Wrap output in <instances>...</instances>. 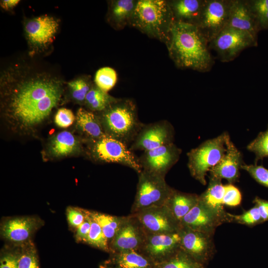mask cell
Wrapping results in <instances>:
<instances>
[{"mask_svg":"<svg viewBox=\"0 0 268 268\" xmlns=\"http://www.w3.org/2000/svg\"><path fill=\"white\" fill-rule=\"evenodd\" d=\"M66 84L58 74L25 62L10 64L0 74L2 113L20 131L33 130L61 101Z\"/></svg>","mask_w":268,"mask_h":268,"instance_id":"obj_1","label":"cell"},{"mask_svg":"<svg viewBox=\"0 0 268 268\" xmlns=\"http://www.w3.org/2000/svg\"><path fill=\"white\" fill-rule=\"evenodd\" d=\"M165 44L179 68L205 72L213 66L209 43L196 25L175 21Z\"/></svg>","mask_w":268,"mask_h":268,"instance_id":"obj_2","label":"cell"},{"mask_svg":"<svg viewBox=\"0 0 268 268\" xmlns=\"http://www.w3.org/2000/svg\"><path fill=\"white\" fill-rule=\"evenodd\" d=\"M97 115L105 134L129 147L143 125L135 103L130 99L117 98Z\"/></svg>","mask_w":268,"mask_h":268,"instance_id":"obj_3","label":"cell"},{"mask_svg":"<svg viewBox=\"0 0 268 268\" xmlns=\"http://www.w3.org/2000/svg\"><path fill=\"white\" fill-rule=\"evenodd\" d=\"M174 22L168 1L139 0L136 1L130 25L165 43Z\"/></svg>","mask_w":268,"mask_h":268,"instance_id":"obj_4","label":"cell"},{"mask_svg":"<svg viewBox=\"0 0 268 268\" xmlns=\"http://www.w3.org/2000/svg\"><path fill=\"white\" fill-rule=\"evenodd\" d=\"M229 134L225 132L208 139L188 153V167L191 175L201 184H206L207 173L216 165L224 156L226 141Z\"/></svg>","mask_w":268,"mask_h":268,"instance_id":"obj_5","label":"cell"},{"mask_svg":"<svg viewBox=\"0 0 268 268\" xmlns=\"http://www.w3.org/2000/svg\"><path fill=\"white\" fill-rule=\"evenodd\" d=\"M138 175L132 214L144 209L164 205L174 190L166 183L165 177L144 170Z\"/></svg>","mask_w":268,"mask_h":268,"instance_id":"obj_6","label":"cell"},{"mask_svg":"<svg viewBox=\"0 0 268 268\" xmlns=\"http://www.w3.org/2000/svg\"><path fill=\"white\" fill-rule=\"evenodd\" d=\"M89 151L94 160L128 166L139 173L142 170L139 158L123 142L108 135L90 140Z\"/></svg>","mask_w":268,"mask_h":268,"instance_id":"obj_7","label":"cell"},{"mask_svg":"<svg viewBox=\"0 0 268 268\" xmlns=\"http://www.w3.org/2000/svg\"><path fill=\"white\" fill-rule=\"evenodd\" d=\"M59 26L58 19L50 15L25 19L23 29L29 54L34 56L48 49L53 43Z\"/></svg>","mask_w":268,"mask_h":268,"instance_id":"obj_8","label":"cell"},{"mask_svg":"<svg viewBox=\"0 0 268 268\" xmlns=\"http://www.w3.org/2000/svg\"><path fill=\"white\" fill-rule=\"evenodd\" d=\"M258 45L257 39L249 33L230 27L224 28L208 44L222 62L234 60L244 49Z\"/></svg>","mask_w":268,"mask_h":268,"instance_id":"obj_9","label":"cell"},{"mask_svg":"<svg viewBox=\"0 0 268 268\" xmlns=\"http://www.w3.org/2000/svg\"><path fill=\"white\" fill-rule=\"evenodd\" d=\"M233 0H206L197 26L208 41L227 26Z\"/></svg>","mask_w":268,"mask_h":268,"instance_id":"obj_10","label":"cell"},{"mask_svg":"<svg viewBox=\"0 0 268 268\" xmlns=\"http://www.w3.org/2000/svg\"><path fill=\"white\" fill-rule=\"evenodd\" d=\"M174 134L173 126L166 120L143 124L129 148L133 151L150 150L174 143Z\"/></svg>","mask_w":268,"mask_h":268,"instance_id":"obj_11","label":"cell"},{"mask_svg":"<svg viewBox=\"0 0 268 268\" xmlns=\"http://www.w3.org/2000/svg\"><path fill=\"white\" fill-rule=\"evenodd\" d=\"M131 214L146 234L175 233L181 228L179 223L165 205L144 209Z\"/></svg>","mask_w":268,"mask_h":268,"instance_id":"obj_12","label":"cell"},{"mask_svg":"<svg viewBox=\"0 0 268 268\" xmlns=\"http://www.w3.org/2000/svg\"><path fill=\"white\" fill-rule=\"evenodd\" d=\"M43 224L44 221L35 216L10 217L1 222L0 235L13 245H21L32 240L33 234Z\"/></svg>","mask_w":268,"mask_h":268,"instance_id":"obj_13","label":"cell"},{"mask_svg":"<svg viewBox=\"0 0 268 268\" xmlns=\"http://www.w3.org/2000/svg\"><path fill=\"white\" fill-rule=\"evenodd\" d=\"M182 150L174 143L143 151L138 157L142 170L164 177L178 161Z\"/></svg>","mask_w":268,"mask_h":268,"instance_id":"obj_14","label":"cell"},{"mask_svg":"<svg viewBox=\"0 0 268 268\" xmlns=\"http://www.w3.org/2000/svg\"><path fill=\"white\" fill-rule=\"evenodd\" d=\"M146 234L139 223L132 215L124 217L122 224L109 245L114 253L130 250L139 251Z\"/></svg>","mask_w":268,"mask_h":268,"instance_id":"obj_15","label":"cell"},{"mask_svg":"<svg viewBox=\"0 0 268 268\" xmlns=\"http://www.w3.org/2000/svg\"><path fill=\"white\" fill-rule=\"evenodd\" d=\"M225 218L211 209L199 199L197 204L182 218L180 225L181 227L210 234Z\"/></svg>","mask_w":268,"mask_h":268,"instance_id":"obj_16","label":"cell"},{"mask_svg":"<svg viewBox=\"0 0 268 268\" xmlns=\"http://www.w3.org/2000/svg\"><path fill=\"white\" fill-rule=\"evenodd\" d=\"M226 150L220 162L209 171L210 178L226 179L229 184L237 181L240 169L244 164L242 153L231 141L229 135L226 141Z\"/></svg>","mask_w":268,"mask_h":268,"instance_id":"obj_17","label":"cell"},{"mask_svg":"<svg viewBox=\"0 0 268 268\" xmlns=\"http://www.w3.org/2000/svg\"><path fill=\"white\" fill-rule=\"evenodd\" d=\"M179 232L159 234H146L144 242L140 250L155 259L170 257L180 248Z\"/></svg>","mask_w":268,"mask_h":268,"instance_id":"obj_18","label":"cell"},{"mask_svg":"<svg viewBox=\"0 0 268 268\" xmlns=\"http://www.w3.org/2000/svg\"><path fill=\"white\" fill-rule=\"evenodd\" d=\"M180 248L191 256L203 257L211 249L210 234L181 227Z\"/></svg>","mask_w":268,"mask_h":268,"instance_id":"obj_19","label":"cell"},{"mask_svg":"<svg viewBox=\"0 0 268 268\" xmlns=\"http://www.w3.org/2000/svg\"><path fill=\"white\" fill-rule=\"evenodd\" d=\"M226 27L246 31L257 39L260 31L246 0H233Z\"/></svg>","mask_w":268,"mask_h":268,"instance_id":"obj_20","label":"cell"},{"mask_svg":"<svg viewBox=\"0 0 268 268\" xmlns=\"http://www.w3.org/2000/svg\"><path fill=\"white\" fill-rule=\"evenodd\" d=\"M206 0L168 1L175 22L197 26Z\"/></svg>","mask_w":268,"mask_h":268,"instance_id":"obj_21","label":"cell"},{"mask_svg":"<svg viewBox=\"0 0 268 268\" xmlns=\"http://www.w3.org/2000/svg\"><path fill=\"white\" fill-rule=\"evenodd\" d=\"M137 0H115L110 1L107 20L116 29H121L130 24Z\"/></svg>","mask_w":268,"mask_h":268,"instance_id":"obj_22","label":"cell"},{"mask_svg":"<svg viewBox=\"0 0 268 268\" xmlns=\"http://www.w3.org/2000/svg\"><path fill=\"white\" fill-rule=\"evenodd\" d=\"M196 194L185 193L173 190L164 205L179 223L188 212L198 202Z\"/></svg>","mask_w":268,"mask_h":268,"instance_id":"obj_23","label":"cell"},{"mask_svg":"<svg viewBox=\"0 0 268 268\" xmlns=\"http://www.w3.org/2000/svg\"><path fill=\"white\" fill-rule=\"evenodd\" d=\"M78 128L91 140H96L106 136L97 114L79 108L76 113Z\"/></svg>","mask_w":268,"mask_h":268,"instance_id":"obj_24","label":"cell"},{"mask_svg":"<svg viewBox=\"0 0 268 268\" xmlns=\"http://www.w3.org/2000/svg\"><path fill=\"white\" fill-rule=\"evenodd\" d=\"M221 180L209 177V183L206 190L199 197L200 200L211 209L225 217L222 208V200L225 187Z\"/></svg>","mask_w":268,"mask_h":268,"instance_id":"obj_25","label":"cell"},{"mask_svg":"<svg viewBox=\"0 0 268 268\" xmlns=\"http://www.w3.org/2000/svg\"><path fill=\"white\" fill-rule=\"evenodd\" d=\"M78 148V141L68 131H63L56 134L50 144L51 153L56 157L69 155L75 152Z\"/></svg>","mask_w":268,"mask_h":268,"instance_id":"obj_26","label":"cell"},{"mask_svg":"<svg viewBox=\"0 0 268 268\" xmlns=\"http://www.w3.org/2000/svg\"><path fill=\"white\" fill-rule=\"evenodd\" d=\"M86 210L89 216L99 225L110 245L120 227L124 217H117L97 211Z\"/></svg>","mask_w":268,"mask_h":268,"instance_id":"obj_27","label":"cell"},{"mask_svg":"<svg viewBox=\"0 0 268 268\" xmlns=\"http://www.w3.org/2000/svg\"><path fill=\"white\" fill-rule=\"evenodd\" d=\"M117 99L100 89L94 83L86 96L84 105L89 111L99 113Z\"/></svg>","mask_w":268,"mask_h":268,"instance_id":"obj_28","label":"cell"},{"mask_svg":"<svg viewBox=\"0 0 268 268\" xmlns=\"http://www.w3.org/2000/svg\"><path fill=\"white\" fill-rule=\"evenodd\" d=\"M115 261L118 268H148L150 263L138 251L115 252Z\"/></svg>","mask_w":268,"mask_h":268,"instance_id":"obj_29","label":"cell"},{"mask_svg":"<svg viewBox=\"0 0 268 268\" xmlns=\"http://www.w3.org/2000/svg\"><path fill=\"white\" fill-rule=\"evenodd\" d=\"M93 83L91 76L87 75L78 76L66 82L71 99L81 104H84L86 96Z\"/></svg>","mask_w":268,"mask_h":268,"instance_id":"obj_30","label":"cell"},{"mask_svg":"<svg viewBox=\"0 0 268 268\" xmlns=\"http://www.w3.org/2000/svg\"><path fill=\"white\" fill-rule=\"evenodd\" d=\"M181 248L158 264L159 268H201V265Z\"/></svg>","mask_w":268,"mask_h":268,"instance_id":"obj_31","label":"cell"},{"mask_svg":"<svg viewBox=\"0 0 268 268\" xmlns=\"http://www.w3.org/2000/svg\"><path fill=\"white\" fill-rule=\"evenodd\" d=\"M260 31L268 29V0H246Z\"/></svg>","mask_w":268,"mask_h":268,"instance_id":"obj_32","label":"cell"},{"mask_svg":"<svg viewBox=\"0 0 268 268\" xmlns=\"http://www.w3.org/2000/svg\"><path fill=\"white\" fill-rule=\"evenodd\" d=\"M19 246L20 256L18 268H40L38 255L32 241Z\"/></svg>","mask_w":268,"mask_h":268,"instance_id":"obj_33","label":"cell"},{"mask_svg":"<svg viewBox=\"0 0 268 268\" xmlns=\"http://www.w3.org/2000/svg\"><path fill=\"white\" fill-rule=\"evenodd\" d=\"M117 79V73L115 70L112 67H105L97 70L94 83L100 89L108 92L114 87Z\"/></svg>","mask_w":268,"mask_h":268,"instance_id":"obj_34","label":"cell"},{"mask_svg":"<svg viewBox=\"0 0 268 268\" xmlns=\"http://www.w3.org/2000/svg\"><path fill=\"white\" fill-rule=\"evenodd\" d=\"M247 149L255 154V164L265 158H268V128L260 132L257 136L249 143Z\"/></svg>","mask_w":268,"mask_h":268,"instance_id":"obj_35","label":"cell"},{"mask_svg":"<svg viewBox=\"0 0 268 268\" xmlns=\"http://www.w3.org/2000/svg\"><path fill=\"white\" fill-rule=\"evenodd\" d=\"M90 218L91 228L86 243L106 252L110 251L108 242L101 228L96 222Z\"/></svg>","mask_w":268,"mask_h":268,"instance_id":"obj_36","label":"cell"},{"mask_svg":"<svg viewBox=\"0 0 268 268\" xmlns=\"http://www.w3.org/2000/svg\"><path fill=\"white\" fill-rule=\"evenodd\" d=\"M19 256V246L3 249L0 252V268H18Z\"/></svg>","mask_w":268,"mask_h":268,"instance_id":"obj_37","label":"cell"},{"mask_svg":"<svg viewBox=\"0 0 268 268\" xmlns=\"http://www.w3.org/2000/svg\"><path fill=\"white\" fill-rule=\"evenodd\" d=\"M241 169L247 171L258 183L268 188V169L263 165L243 164Z\"/></svg>","mask_w":268,"mask_h":268,"instance_id":"obj_38","label":"cell"},{"mask_svg":"<svg viewBox=\"0 0 268 268\" xmlns=\"http://www.w3.org/2000/svg\"><path fill=\"white\" fill-rule=\"evenodd\" d=\"M230 218H233L237 222L249 226H254L263 222L258 208L256 205L246 211L241 215H231Z\"/></svg>","mask_w":268,"mask_h":268,"instance_id":"obj_39","label":"cell"},{"mask_svg":"<svg viewBox=\"0 0 268 268\" xmlns=\"http://www.w3.org/2000/svg\"><path fill=\"white\" fill-rule=\"evenodd\" d=\"M224 187L225 193L222 204L230 206L239 205L242 200L241 194L239 189L232 184L224 185Z\"/></svg>","mask_w":268,"mask_h":268,"instance_id":"obj_40","label":"cell"},{"mask_svg":"<svg viewBox=\"0 0 268 268\" xmlns=\"http://www.w3.org/2000/svg\"><path fill=\"white\" fill-rule=\"evenodd\" d=\"M66 215L69 225L75 229L83 223L86 216L85 209L72 206L67 208Z\"/></svg>","mask_w":268,"mask_h":268,"instance_id":"obj_41","label":"cell"},{"mask_svg":"<svg viewBox=\"0 0 268 268\" xmlns=\"http://www.w3.org/2000/svg\"><path fill=\"white\" fill-rule=\"evenodd\" d=\"M75 119V116L71 110L61 108L55 115V122L58 127L66 128L71 126Z\"/></svg>","mask_w":268,"mask_h":268,"instance_id":"obj_42","label":"cell"},{"mask_svg":"<svg viewBox=\"0 0 268 268\" xmlns=\"http://www.w3.org/2000/svg\"><path fill=\"white\" fill-rule=\"evenodd\" d=\"M86 216L84 221L75 230V239L77 242L86 243L91 228V220L85 209Z\"/></svg>","mask_w":268,"mask_h":268,"instance_id":"obj_43","label":"cell"},{"mask_svg":"<svg viewBox=\"0 0 268 268\" xmlns=\"http://www.w3.org/2000/svg\"><path fill=\"white\" fill-rule=\"evenodd\" d=\"M253 202L257 206L263 222L268 220V201L256 197Z\"/></svg>","mask_w":268,"mask_h":268,"instance_id":"obj_44","label":"cell"},{"mask_svg":"<svg viewBox=\"0 0 268 268\" xmlns=\"http://www.w3.org/2000/svg\"><path fill=\"white\" fill-rule=\"evenodd\" d=\"M19 1V0H0V5L2 9L9 10L15 7Z\"/></svg>","mask_w":268,"mask_h":268,"instance_id":"obj_45","label":"cell"}]
</instances>
